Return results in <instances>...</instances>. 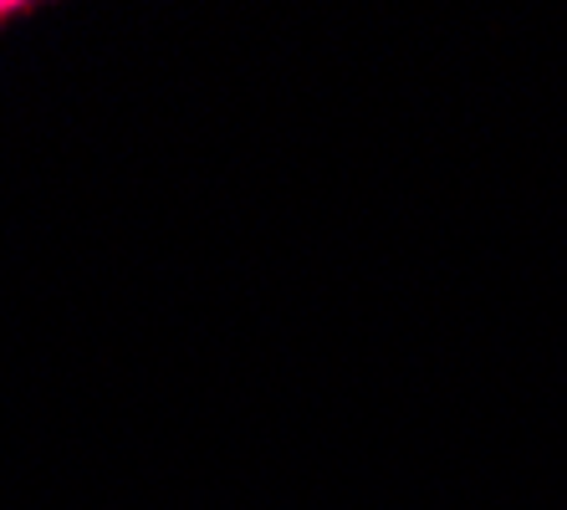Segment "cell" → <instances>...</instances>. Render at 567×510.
I'll return each instance as SVG.
<instances>
[{
	"label": "cell",
	"instance_id": "cell-1",
	"mask_svg": "<svg viewBox=\"0 0 567 510\" xmlns=\"http://www.w3.org/2000/svg\"><path fill=\"white\" fill-rule=\"evenodd\" d=\"M11 11H16V6H0V15H11Z\"/></svg>",
	"mask_w": 567,
	"mask_h": 510
}]
</instances>
